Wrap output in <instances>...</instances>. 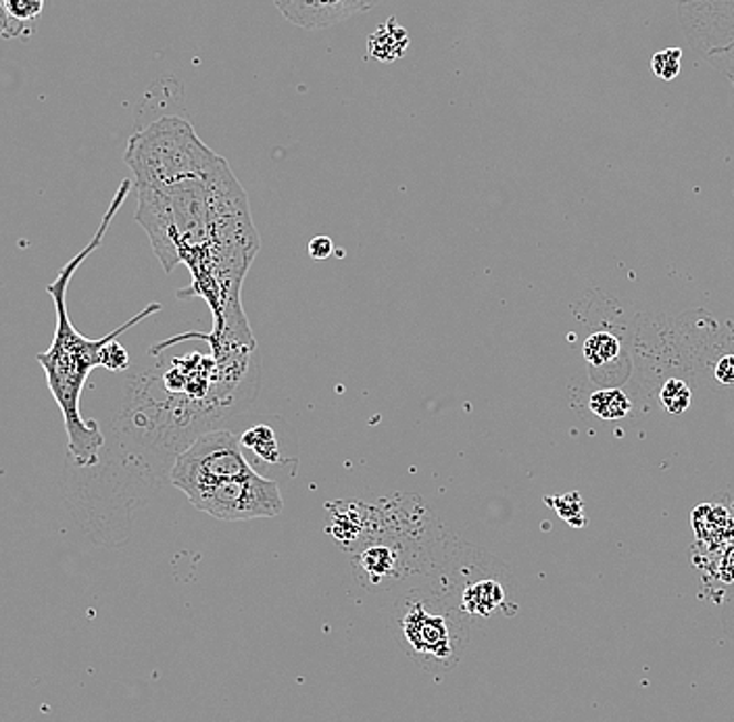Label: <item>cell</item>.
I'll return each mask as SVG.
<instances>
[{
    "mask_svg": "<svg viewBox=\"0 0 734 722\" xmlns=\"http://www.w3.org/2000/svg\"><path fill=\"white\" fill-rule=\"evenodd\" d=\"M136 221L165 267L184 263L193 286L178 297H200L213 311V355L253 353L255 339L240 305L244 276L258 258L259 241L249 199L228 161L160 186H136Z\"/></svg>",
    "mask_w": 734,
    "mask_h": 722,
    "instance_id": "cell-1",
    "label": "cell"
},
{
    "mask_svg": "<svg viewBox=\"0 0 734 722\" xmlns=\"http://www.w3.org/2000/svg\"><path fill=\"white\" fill-rule=\"evenodd\" d=\"M130 188H132V182H121L120 190H118L116 199L109 205V209L100 221L99 230L92 237V241L88 242V247H84L74 260L67 261L61 267L59 276L55 278V282H51L46 286V293L51 295V299L55 303L57 328H55V339L51 342V349L41 353L36 361L41 363L42 370L46 374V382H48V389H51L55 402L59 403L61 414H63V420H65L67 441H69V445H67L69 456L76 460L78 466H95L99 462L100 447L105 445V437L100 433L99 424L95 420H84L80 412L84 384L88 381L90 372L102 365V358H100L102 349L109 342L116 341L123 332H128L132 326H136L140 321L146 320L153 314L161 311L160 303H151L149 307H144L140 311L139 316L121 324L120 328H116L111 335L97 339V341L86 339L84 335H80L76 330L74 321L69 318V307H67L69 282L74 278V274L78 272L81 263L99 249L111 221L118 216L121 205L125 201Z\"/></svg>",
    "mask_w": 734,
    "mask_h": 722,
    "instance_id": "cell-2",
    "label": "cell"
},
{
    "mask_svg": "<svg viewBox=\"0 0 734 722\" xmlns=\"http://www.w3.org/2000/svg\"><path fill=\"white\" fill-rule=\"evenodd\" d=\"M391 631L419 668L447 675L468 652L472 619L445 595L409 591L393 605Z\"/></svg>",
    "mask_w": 734,
    "mask_h": 722,
    "instance_id": "cell-3",
    "label": "cell"
},
{
    "mask_svg": "<svg viewBox=\"0 0 734 722\" xmlns=\"http://www.w3.org/2000/svg\"><path fill=\"white\" fill-rule=\"evenodd\" d=\"M219 160L190 121L165 116L140 128L128 142L125 163L136 186H160L207 169Z\"/></svg>",
    "mask_w": 734,
    "mask_h": 722,
    "instance_id": "cell-4",
    "label": "cell"
},
{
    "mask_svg": "<svg viewBox=\"0 0 734 722\" xmlns=\"http://www.w3.org/2000/svg\"><path fill=\"white\" fill-rule=\"evenodd\" d=\"M186 497L200 512L223 522L274 518L284 510L278 482L263 479L255 470L202 486Z\"/></svg>",
    "mask_w": 734,
    "mask_h": 722,
    "instance_id": "cell-5",
    "label": "cell"
},
{
    "mask_svg": "<svg viewBox=\"0 0 734 722\" xmlns=\"http://www.w3.org/2000/svg\"><path fill=\"white\" fill-rule=\"evenodd\" d=\"M251 470L253 468L247 462L240 439L234 433L209 430L179 453L169 477L176 489L184 495H190L202 486L234 479Z\"/></svg>",
    "mask_w": 734,
    "mask_h": 722,
    "instance_id": "cell-6",
    "label": "cell"
},
{
    "mask_svg": "<svg viewBox=\"0 0 734 722\" xmlns=\"http://www.w3.org/2000/svg\"><path fill=\"white\" fill-rule=\"evenodd\" d=\"M280 13L300 28L318 30L374 9L382 0H274Z\"/></svg>",
    "mask_w": 734,
    "mask_h": 722,
    "instance_id": "cell-7",
    "label": "cell"
},
{
    "mask_svg": "<svg viewBox=\"0 0 734 722\" xmlns=\"http://www.w3.org/2000/svg\"><path fill=\"white\" fill-rule=\"evenodd\" d=\"M355 570L359 581L372 589H382L403 577L407 562L403 549L391 542H377L365 545L355 556Z\"/></svg>",
    "mask_w": 734,
    "mask_h": 722,
    "instance_id": "cell-8",
    "label": "cell"
},
{
    "mask_svg": "<svg viewBox=\"0 0 734 722\" xmlns=\"http://www.w3.org/2000/svg\"><path fill=\"white\" fill-rule=\"evenodd\" d=\"M505 603V589L495 579L468 582L461 591L459 608L470 619H489Z\"/></svg>",
    "mask_w": 734,
    "mask_h": 722,
    "instance_id": "cell-9",
    "label": "cell"
},
{
    "mask_svg": "<svg viewBox=\"0 0 734 722\" xmlns=\"http://www.w3.org/2000/svg\"><path fill=\"white\" fill-rule=\"evenodd\" d=\"M407 51V34L398 25L397 20H388V23L380 25L370 39V57L377 61L398 59Z\"/></svg>",
    "mask_w": 734,
    "mask_h": 722,
    "instance_id": "cell-10",
    "label": "cell"
},
{
    "mask_svg": "<svg viewBox=\"0 0 734 722\" xmlns=\"http://www.w3.org/2000/svg\"><path fill=\"white\" fill-rule=\"evenodd\" d=\"M589 405H591V412L601 420H620L631 412V402L624 395V391L620 389L596 391Z\"/></svg>",
    "mask_w": 734,
    "mask_h": 722,
    "instance_id": "cell-11",
    "label": "cell"
},
{
    "mask_svg": "<svg viewBox=\"0 0 734 722\" xmlns=\"http://www.w3.org/2000/svg\"><path fill=\"white\" fill-rule=\"evenodd\" d=\"M240 445L249 447L265 462H278V445L270 426H255L240 437Z\"/></svg>",
    "mask_w": 734,
    "mask_h": 722,
    "instance_id": "cell-12",
    "label": "cell"
},
{
    "mask_svg": "<svg viewBox=\"0 0 734 722\" xmlns=\"http://www.w3.org/2000/svg\"><path fill=\"white\" fill-rule=\"evenodd\" d=\"M582 353H584L587 361H591L593 365H603V363L617 358L620 341L610 332H595L584 341Z\"/></svg>",
    "mask_w": 734,
    "mask_h": 722,
    "instance_id": "cell-13",
    "label": "cell"
},
{
    "mask_svg": "<svg viewBox=\"0 0 734 722\" xmlns=\"http://www.w3.org/2000/svg\"><path fill=\"white\" fill-rule=\"evenodd\" d=\"M693 393L689 389V384L680 379H670L664 382L661 391H659V402L666 407V412L670 414H684L691 405Z\"/></svg>",
    "mask_w": 734,
    "mask_h": 722,
    "instance_id": "cell-14",
    "label": "cell"
},
{
    "mask_svg": "<svg viewBox=\"0 0 734 722\" xmlns=\"http://www.w3.org/2000/svg\"><path fill=\"white\" fill-rule=\"evenodd\" d=\"M0 4L13 20L30 28H34V23L41 20L44 11V0H0Z\"/></svg>",
    "mask_w": 734,
    "mask_h": 722,
    "instance_id": "cell-15",
    "label": "cell"
},
{
    "mask_svg": "<svg viewBox=\"0 0 734 722\" xmlns=\"http://www.w3.org/2000/svg\"><path fill=\"white\" fill-rule=\"evenodd\" d=\"M680 67H682V48H666L661 53H655L651 59V69L661 80H675L680 74Z\"/></svg>",
    "mask_w": 734,
    "mask_h": 722,
    "instance_id": "cell-16",
    "label": "cell"
},
{
    "mask_svg": "<svg viewBox=\"0 0 734 722\" xmlns=\"http://www.w3.org/2000/svg\"><path fill=\"white\" fill-rule=\"evenodd\" d=\"M34 28L23 25L20 21L13 20L4 7L0 4V41H9V39H28L32 36Z\"/></svg>",
    "mask_w": 734,
    "mask_h": 722,
    "instance_id": "cell-17",
    "label": "cell"
},
{
    "mask_svg": "<svg viewBox=\"0 0 734 722\" xmlns=\"http://www.w3.org/2000/svg\"><path fill=\"white\" fill-rule=\"evenodd\" d=\"M102 365L111 372H120V370H125L130 365V358H128V351L121 347L120 342H109L105 349H102Z\"/></svg>",
    "mask_w": 734,
    "mask_h": 722,
    "instance_id": "cell-18",
    "label": "cell"
},
{
    "mask_svg": "<svg viewBox=\"0 0 734 722\" xmlns=\"http://www.w3.org/2000/svg\"><path fill=\"white\" fill-rule=\"evenodd\" d=\"M715 379L722 384H734V355H724L715 363Z\"/></svg>",
    "mask_w": 734,
    "mask_h": 722,
    "instance_id": "cell-19",
    "label": "cell"
},
{
    "mask_svg": "<svg viewBox=\"0 0 734 722\" xmlns=\"http://www.w3.org/2000/svg\"><path fill=\"white\" fill-rule=\"evenodd\" d=\"M332 247L335 244L328 237H316L314 241L309 242V255L318 261L328 260L332 253Z\"/></svg>",
    "mask_w": 734,
    "mask_h": 722,
    "instance_id": "cell-20",
    "label": "cell"
},
{
    "mask_svg": "<svg viewBox=\"0 0 734 722\" xmlns=\"http://www.w3.org/2000/svg\"><path fill=\"white\" fill-rule=\"evenodd\" d=\"M717 575H720V579L724 582L734 581V545H731V547L724 551Z\"/></svg>",
    "mask_w": 734,
    "mask_h": 722,
    "instance_id": "cell-21",
    "label": "cell"
}]
</instances>
